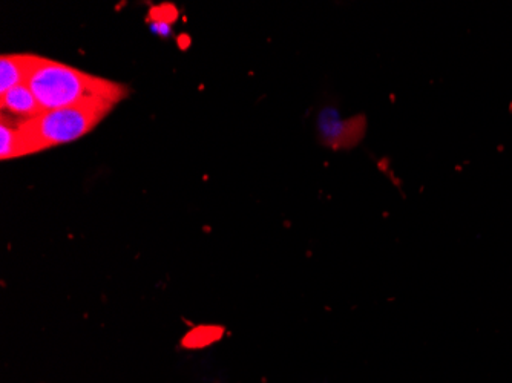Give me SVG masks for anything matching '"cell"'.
Masks as SVG:
<instances>
[{
  "label": "cell",
  "instance_id": "cell-1",
  "mask_svg": "<svg viewBox=\"0 0 512 383\" xmlns=\"http://www.w3.org/2000/svg\"><path fill=\"white\" fill-rule=\"evenodd\" d=\"M37 102L43 111L73 108L89 103L119 105L129 94L122 83L83 73L74 66L37 57L28 79Z\"/></svg>",
  "mask_w": 512,
  "mask_h": 383
},
{
  "label": "cell",
  "instance_id": "cell-2",
  "mask_svg": "<svg viewBox=\"0 0 512 383\" xmlns=\"http://www.w3.org/2000/svg\"><path fill=\"white\" fill-rule=\"evenodd\" d=\"M114 106L112 103H89L45 111L27 122H14L22 138L23 157L85 137L96 129Z\"/></svg>",
  "mask_w": 512,
  "mask_h": 383
},
{
  "label": "cell",
  "instance_id": "cell-3",
  "mask_svg": "<svg viewBox=\"0 0 512 383\" xmlns=\"http://www.w3.org/2000/svg\"><path fill=\"white\" fill-rule=\"evenodd\" d=\"M319 129L322 137L329 141L330 145L336 143L339 146L356 145L364 134V123L355 125V120H341L338 112L327 109L319 117Z\"/></svg>",
  "mask_w": 512,
  "mask_h": 383
},
{
  "label": "cell",
  "instance_id": "cell-4",
  "mask_svg": "<svg viewBox=\"0 0 512 383\" xmlns=\"http://www.w3.org/2000/svg\"><path fill=\"white\" fill-rule=\"evenodd\" d=\"M37 57L36 54H4L0 57V95L27 85Z\"/></svg>",
  "mask_w": 512,
  "mask_h": 383
},
{
  "label": "cell",
  "instance_id": "cell-5",
  "mask_svg": "<svg viewBox=\"0 0 512 383\" xmlns=\"http://www.w3.org/2000/svg\"><path fill=\"white\" fill-rule=\"evenodd\" d=\"M0 108L2 115L10 114L16 122H27L45 112L28 85L17 86L0 95Z\"/></svg>",
  "mask_w": 512,
  "mask_h": 383
},
{
  "label": "cell",
  "instance_id": "cell-6",
  "mask_svg": "<svg viewBox=\"0 0 512 383\" xmlns=\"http://www.w3.org/2000/svg\"><path fill=\"white\" fill-rule=\"evenodd\" d=\"M23 157L22 138L16 123H7L2 120L0 123V158L2 160H13Z\"/></svg>",
  "mask_w": 512,
  "mask_h": 383
}]
</instances>
